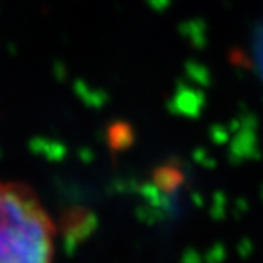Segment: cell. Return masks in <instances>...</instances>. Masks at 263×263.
Returning <instances> with one entry per match:
<instances>
[{
    "label": "cell",
    "mask_w": 263,
    "mask_h": 263,
    "mask_svg": "<svg viewBox=\"0 0 263 263\" xmlns=\"http://www.w3.org/2000/svg\"><path fill=\"white\" fill-rule=\"evenodd\" d=\"M53 224L21 183H0V263H53Z\"/></svg>",
    "instance_id": "6da1fadb"
}]
</instances>
